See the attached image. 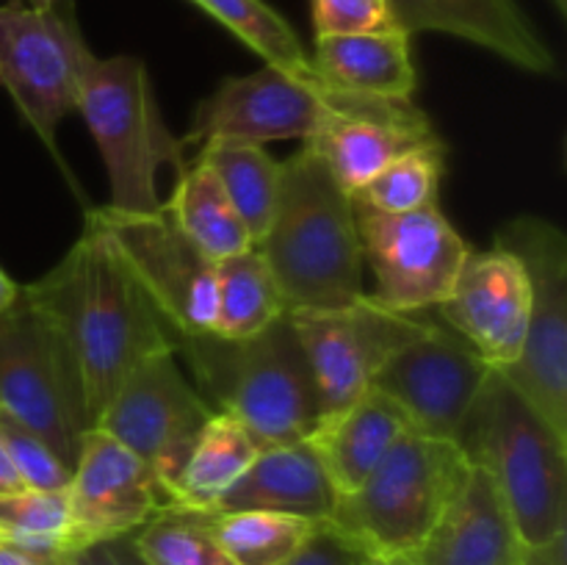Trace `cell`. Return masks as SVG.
<instances>
[{"mask_svg": "<svg viewBox=\"0 0 567 565\" xmlns=\"http://www.w3.org/2000/svg\"><path fill=\"white\" fill-rule=\"evenodd\" d=\"M22 288L64 336L81 371L92 427L144 358L177 352V330L92 214H86L70 253L48 275Z\"/></svg>", "mask_w": 567, "mask_h": 565, "instance_id": "1", "label": "cell"}, {"mask_svg": "<svg viewBox=\"0 0 567 565\" xmlns=\"http://www.w3.org/2000/svg\"><path fill=\"white\" fill-rule=\"evenodd\" d=\"M255 247L269 264L286 314L347 308L369 294L352 194L310 144L280 164L275 214Z\"/></svg>", "mask_w": 567, "mask_h": 565, "instance_id": "2", "label": "cell"}, {"mask_svg": "<svg viewBox=\"0 0 567 565\" xmlns=\"http://www.w3.org/2000/svg\"><path fill=\"white\" fill-rule=\"evenodd\" d=\"M177 355L205 402L241 421L260 449L308 441L321 424L313 369L288 314L247 338L181 336Z\"/></svg>", "mask_w": 567, "mask_h": 565, "instance_id": "3", "label": "cell"}, {"mask_svg": "<svg viewBox=\"0 0 567 565\" xmlns=\"http://www.w3.org/2000/svg\"><path fill=\"white\" fill-rule=\"evenodd\" d=\"M454 443L491 474L524 546L567 530V441L498 374H487Z\"/></svg>", "mask_w": 567, "mask_h": 565, "instance_id": "4", "label": "cell"}, {"mask_svg": "<svg viewBox=\"0 0 567 565\" xmlns=\"http://www.w3.org/2000/svg\"><path fill=\"white\" fill-rule=\"evenodd\" d=\"M75 111L92 131L111 183L109 208L147 214L161 208L158 170H186V142L164 125L150 72L136 55L89 64Z\"/></svg>", "mask_w": 567, "mask_h": 565, "instance_id": "5", "label": "cell"}, {"mask_svg": "<svg viewBox=\"0 0 567 565\" xmlns=\"http://www.w3.org/2000/svg\"><path fill=\"white\" fill-rule=\"evenodd\" d=\"M468 469L454 441L410 430L358 491L338 496L327 521L363 543L374 557L391 559L410 552L432 530Z\"/></svg>", "mask_w": 567, "mask_h": 565, "instance_id": "6", "label": "cell"}, {"mask_svg": "<svg viewBox=\"0 0 567 565\" xmlns=\"http://www.w3.org/2000/svg\"><path fill=\"white\" fill-rule=\"evenodd\" d=\"M0 415L42 438L70 469L92 430L75 358L22 286L0 314Z\"/></svg>", "mask_w": 567, "mask_h": 565, "instance_id": "7", "label": "cell"}, {"mask_svg": "<svg viewBox=\"0 0 567 565\" xmlns=\"http://www.w3.org/2000/svg\"><path fill=\"white\" fill-rule=\"evenodd\" d=\"M393 97L347 92L313 75H291L277 66H260L241 78H227L194 111L183 142L205 144L210 138L230 142H275L302 138L310 142L347 116L369 114Z\"/></svg>", "mask_w": 567, "mask_h": 565, "instance_id": "8", "label": "cell"}, {"mask_svg": "<svg viewBox=\"0 0 567 565\" xmlns=\"http://www.w3.org/2000/svg\"><path fill=\"white\" fill-rule=\"evenodd\" d=\"M496 244L524 264L532 288L524 347L496 371L567 441V238L540 216H518Z\"/></svg>", "mask_w": 567, "mask_h": 565, "instance_id": "9", "label": "cell"}, {"mask_svg": "<svg viewBox=\"0 0 567 565\" xmlns=\"http://www.w3.org/2000/svg\"><path fill=\"white\" fill-rule=\"evenodd\" d=\"M92 61L70 6H0V86L50 153H55L59 122L75 111Z\"/></svg>", "mask_w": 567, "mask_h": 565, "instance_id": "10", "label": "cell"}, {"mask_svg": "<svg viewBox=\"0 0 567 565\" xmlns=\"http://www.w3.org/2000/svg\"><path fill=\"white\" fill-rule=\"evenodd\" d=\"M352 205L363 264L377 280L371 302L393 314L437 308L468 258V244L449 225L441 205L408 214H382L358 197Z\"/></svg>", "mask_w": 567, "mask_h": 565, "instance_id": "11", "label": "cell"}, {"mask_svg": "<svg viewBox=\"0 0 567 565\" xmlns=\"http://www.w3.org/2000/svg\"><path fill=\"white\" fill-rule=\"evenodd\" d=\"M175 358L177 352L144 358L94 419V430L144 460L166 493L175 485L205 421L216 413Z\"/></svg>", "mask_w": 567, "mask_h": 565, "instance_id": "12", "label": "cell"}, {"mask_svg": "<svg viewBox=\"0 0 567 565\" xmlns=\"http://www.w3.org/2000/svg\"><path fill=\"white\" fill-rule=\"evenodd\" d=\"M144 291L177 336H203L216 327V264L177 227L169 210L127 214L92 208Z\"/></svg>", "mask_w": 567, "mask_h": 565, "instance_id": "13", "label": "cell"}, {"mask_svg": "<svg viewBox=\"0 0 567 565\" xmlns=\"http://www.w3.org/2000/svg\"><path fill=\"white\" fill-rule=\"evenodd\" d=\"M288 316L313 369L321 419L363 397L382 366L430 327V321L413 319V314L380 308L369 294L347 308Z\"/></svg>", "mask_w": 567, "mask_h": 565, "instance_id": "14", "label": "cell"}, {"mask_svg": "<svg viewBox=\"0 0 567 565\" xmlns=\"http://www.w3.org/2000/svg\"><path fill=\"white\" fill-rule=\"evenodd\" d=\"M491 366L452 327H426L421 338L399 349L371 388L404 410L413 430L454 441L474 408Z\"/></svg>", "mask_w": 567, "mask_h": 565, "instance_id": "15", "label": "cell"}, {"mask_svg": "<svg viewBox=\"0 0 567 565\" xmlns=\"http://www.w3.org/2000/svg\"><path fill=\"white\" fill-rule=\"evenodd\" d=\"M66 507L78 548L105 537L133 535L158 513L172 510V502L144 460L92 427L72 469Z\"/></svg>", "mask_w": 567, "mask_h": 565, "instance_id": "16", "label": "cell"}, {"mask_svg": "<svg viewBox=\"0 0 567 565\" xmlns=\"http://www.w3.org/2000/svg\"><path fill=\"white\" fill-rule=\"evenodd\" d=\"M532 288L524 264L509 249H468L449 297L437 305L446 325L485 358L504 369L520 355L529 325Z\"/></svg>", "mask_w": 567, "mask_h": 565, "instance_id": "17", "label": "cell"}, {"mask_svg": "<svg viewBox=\"0 0 567 565\" xmlns=\"http://www.w3.org/2000/svg\"><path fill=\"white\" fill-rule=\"evenodd\" d=\"M520 541L507 502L485 469L468 476L432 530L410 552L382 559L385 565H518Z\"/></svg>", "mask_w": 567, "mask_h": 565, "instance_id": "18", "label": "cell"}, {"mask_svg": "<svg viewBox=\"0 0 567 565\" xmlns=\"http://www.w3.org/2000/svg\"><path fill=\"white\" fill-rule=\"evenodd\" d=\"M399 28L449 33L491 50L535 75H551L557 59L524 14L518 0H388Z\"/></svg>", "mask_w": 567, "mask_h": 565, "instance_id": "19", "label": "cell"}, {"mask_svg": "<svg viewBox=\"0 0 567 565\" xmlns=\"http://www.w3.org/2000/svg\"><path fill=\"white\" fill-rule=\"evenodd\" d=\"M435 138V125L413 100H388L382 109L347 116L305 144L327 161L343 192L358 194L391 161Z\"/></svg>", "mask_w": 567, "mask_h": 565, "instance_id": "20", "label": "cell"}, {"mask_svg": "<svg viewBox=\"0 0 567 565\" xmlns=\"http://www.w3.org/2000/svg\"><path fill=\"white\" fill-rule=\"evenodd\" d=\"M338 491L310 441L288 446L260 449L255 463L233 482L230 491L216 502L210 513L236 510H266V513L299 515L327 521L336 510Z\"/></svg>", "mask_w": 567, "mask_h": 565, "instance_id": "21", "label": "cell"}, {"mask_svg": "<svg viewBox=\"0 0 567 565\" xmlns=\"http://www.w3.org/2000/svg\"><path fill=\"white\" fill-rule=\"evenodd\" d=\"M413 430L404 410L385 393L369 388L338 413L321 419L308 438L319 452L338 496L352 493L369 480L393 443Z\"/></svg>", "mask_w": 567, "mask_h": 565, "instance_id": "22", "label": "cell"}, {"mask_svg": "<svg viewBox=\"0 0 567 565\" xmlns=\"http://www.w3.org/2000/svg\"><path fill=\"white\" fill-rule=\"evenodd\" d=\"M316 78L347 92L374 94V97L413 100L415 64L410 55V33H343V37H316Z\"/></svg>", "mask_w": 567, "mask_h": 565, "instance_id": "23", "label": "cell"}, {"mask_svg": "<svg viewBox=\"0 0 567 565\" xmlns=\"http://www.w3.org/2000/svg\"><path fill=\"white\" fill-rule=\"evenodd\" d=\"M258 454V441L241 421L227 413H214L205 421L192 454L172 485V510L210 513Z\"/></svg>", "mask_w": 567, "mask_h": 565, "instance_id": "24", "label": "cell"}, {"mask_svg": "<svg viewBox=\"0 0 567 565\" xmlns=\"http://www.w3.org/2000/svg\"><path fill=\"white\" fill-rule=\"evenodd\" d=\"M164 208L214 264L255 247L247 225L205 161H188L186 170L177 175V186Z\"/></svg>", "mask_w": 567, "mask_h": 565, "instance_id": "25", "label": "cell"}, {"mask_svg": "<svg viewBox=\"0 0 567 565\" xmlns=\"http://www.w3.org/2000/svg\"><path fill=\"white\" fill-rule=\"evenodd\" d=\"M194 158L205 161L214 170L233 208L247 225L249 238L258 244L275 214L277 192H280V161L271 158L264 144L230 142V138H210Z\"/></svg>", "mask_w": 567, "mask_h": 565, "instance_id": "26", "label": "cell"}, {"mask_svg": "<svg viewBox=\"0 0 567 565\" xmlns=\"http://www.w3.org/2000/svg\"><path fill=\"white\" fill-rule=\"evenodd\" d=\"M286 314L269 264L258 247L216 264V327L225 338H247Z\"/></svg>", "mask_w": 567, "mask_h": 565, "instance_id": "27", "label": "cell"}, {"mask_svg": "<svg viewBox=\"0 0 567 565\" xmlns=\"http://www.w3.org/2000/svg\"><path fill=\"white\" fill-rule=\"evenodd\" d=\"M197 513V510H194ZM233 565H282L308 543L321 521L266 510L199 513Z\"/></svg>", "mask_w": 567, "mask_h": 565, "instance_id": "28", "label": "cell"}, {"mask_svg": "<svg viewBox=\"0 0 567 565\" xmlns=\"http://www.w3.org/2000/svg\"><path fill=\"white\" fill-rule=\"evenodd\" d=\"M192 3L221 22L269 66L291 75H313V64L297 31L266 0H192Z\"/></svg>", "mask_w": 567, "mask_h": 565, "instance_id": "29", "label": "cell"}, {"mask_svg": "<svg viewBox=\"0 0 567 565\" xmlns=\"http://www.w3.org/2000/svg\"><path fill=\"white\" fill-rule=\"evenodd\" d=\"M0 541L61 563L75 548L66 493L17 491L0 496Z\"/></svg>", "mask_w": 567, "mask_h": 565, "instance_id": "30", "label": "cell"}, {"mask_svg": "<svg viewBox=\"0 0 567 565\" xmlns=\"http://www.w3.org/2000/svg\"><path fill=\"white\" fill-rule=\"evenodd\" d=\"M443 161H446V147L441 138L419 144L391 161L374 181L365 183L352 197L363 199L365 205L382 214H408V210L424 208V205L437 203Z\"/></svg>", "mask_w": 567, "mask_h": 565, "instance_id": "31", "label": "cell"}, {"mask_svg": "<svg viewBox=\"0 0 567 565\" xmlns=\"http://www.w3.org/2000/svg\"><path fill=\"white\" fill-rule=\"evenodd\" d=\"M131 537L147 565H233L194 510H164Z\"/></svg>", "mask_w": 567, "mask_h": 565, "instance_id": "32", "label": "cell"}, {"mask_svg": "<svg viewBox=\"0 0 567 565\" xmlns=\"http://www.w3.org/2000/svg\"><path fill=\"white\" fill-rule=\"evenodd\" d=\"M0 438H3L9 458L28 491L66 493L72 480L70 465L61 463L59 454L39 435L0 415Z\"/></svg>", "mask_w": 567, "mask_h": 565, "instance_id": "33", "label": "cell"}, {"mask_svg": "<svg viewBox=\"0 0 567 565\" xmlns=\"http://www.w3.org/2000/svg\"><path fill=\"white\" fill-rule=\"evenodd\" d=\"M316 37H343V33L396 31L388 0H310Z\"/></svg>", "mask_w": 567, "mask_h": 565, "instance_id": "34", "label": "cell"}, {"mask_svg": "<svg viewBox=\"0 0 567 565\" xmlns=\"http://www.w3.org/2000/svg\"><path fill=\"white\" fill-rule=\"evenodd\" d=\"M374 554L338 530L330 521H321L302 548L282 565H371Z\"/></svg>", "mask_w": 567, "mask_h": 565, "instance_id": "35", "label": "cell"}, {"mask_svg": "<svg viewBox=\"0 0 567 565\" xmlns=\"http://www.w3.org/2000/svg\"><path fill=\"white\" fill-rule=\"evenodd\" d=\"M61 565H147L133 546L131 535L105 537V541L83 543L64 554Z\"/></svg>", "mask_w": 567, "mask_h": 565, "instance_id": "36", "label": "cell"}, {"mask_svg": "<svg viewBox=\"0 0 567 565\" xmlns=\"http://www.w3.org/2000/svg\"><path fill=\"white\" fill-rule=\"evenodd\" d=\"M518 565H567V530L546 543L524 546Z\"/></svg>", "mask_w": 567, "mask_h": 565, "instance_id": "37", "label": "cell"}, {"mask_svg": "<svg viewBox=\"0 0 567 565\" xmlns=\"http://www.w3.org/2000/svg\"><path fill=\"white\" fill-rule=\"evenodd\" d=\"M0 565H61L55 559L39 557V554L25 552V548H17L11 543L0 541Z\"/></svg>", "mask_w": 567, "mask_h": 565, "instance_id": "38", "label": "cell"}, {"mask_svg": "<svg viewBox=\"0 0 567 565\" xmlns=\"http://www.w3.org/2000/svg\"><path fill=\"white\" fill-rule=\"evenodd\" d=\"M17 491H25V485H22L20 474H17L14 463H11L9 458V449H6L3 438H0V496H3V493H17Z\"/></svg>", "mask_w": 567, "mask_h": 565, "instance_id": "39", "label": "cell"}, {"mask_svg": "<svg viewBox=\"0 0 567 565\" xmlns=\"http://www.w3.org/2000/svg\"><path fill=\"white\" fill-rule=\"evenodd\" d=\"M17 294H20V286H17V282L11 280L3 269H0V314H3L11 302H14Z\"/></svg>", "mask_w": 567, "mask_h": 565, "instance_id": "40", "label": "cell"}, {"mask_svg": "<svg viewBox=\"0 0 567 565\" xmlns=\"http://www.w3.org/2000/svg\"><path fill=\"white\" fill-rule=\"evenodd\" d=\"M551 3L557 6V11H559V14L567 17V0H551Z\"/></svg>", "mask_w": 567, "mask_h": 565, "instance_id": "41", "label": "cell"}, {"mask_svg": "<svg viewBox=\"0 0 567 565\" xmlns=\"http://www.w3.org/2000/svg\"><path fill=\"white\" fill-rule=\"evenodd\" d=\"M33 3H39V6H50V3H59V0H33Z\"/></svg>", "mask_w": 567, "mask_h": 565, "instance_id": "42", "label": "cell"}, {"mask_svg": "<svg viewBox=\"0 0 567 565\" xmlns=\"http://www.w3.org/2000/svg\"><path fill=\"white\" fill-rule=\"evenodd\" d=\"M371 565H385V563H382L380 557H374V559H371Z\"/></svg>", "mask_w": 567, "mask_h": 565, "instance_id": "43", "label": "cell"}]
</instances>
